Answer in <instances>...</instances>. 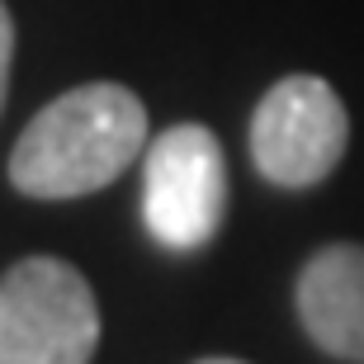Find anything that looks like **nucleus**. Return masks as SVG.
<instances>
[{"instance_id":"nucleus-7","label":"nucleus","mask_w":364,"mask_h":364,"mask_svg":"<svg viewBox=\"0 0 364 364\" xmlns=\"http://www.w3.org/2000/svg\"><path fill=\"white\" fill-rule=\"evenodd\" d=\"M199 364H242V360H223V355H218V360H199Z\"/></svg>"},{"instance_id":"nucleus-1","label":"nucleus","mask_w":364,"mask_h":364,"mask_svg":"<svg viewBox=\"0 0 364 364\" xmlns=\"http://www.w3.org/2000/svg\"><path fill=\"white\" fill-rule=\"evenodd\" d=\"M147 147V109L128 85L90 81L43 105L10 147V185L28 199H81Z\"/></svg>"},{"instance_id":"nucleus-6","label":"nucleus","mask_w":364,"mask_h":364,"mask_svg":"<svg viewBox=\"0 0 364 364\" xmlns=\"http://www.w3.org/2000/svg\"><path fill=\"white\" fill-rule=\"evenodd\" d=\"M10 57H14V24L5 0H0V109H5V85H10Z\"/></svg>"},{"instance_id":"nucleus-3","label":"nucleus","mask_w":364,"mask_h":364,"mask_svg":"<svg viewBox=\"0 0 364 364\" xmlns=\"http://www.w3.org/2000/svg\"><path fill=\"white\" fill-rule=\"evenodd\" d=\"M228 213V156L203 123L151 137L142 166V223L166 251H199Z\"/></svg>"},{"instance_id":"nucleus-2","label":"nucleus","mask_w":364,"mask_h":364,"mask_svg":"<svg viewBox=\"0 0 364 364\" xmlns=\"http://www.w3.org/2000/svg\"><path fill=\"white\" fill-rule=\"evenodd\" d=\"M100 303L76 265L24 256L0 279V364H90Z\"/></svg>"},{"instance_id":"nucleus-4","label":"nucleus","mask_w":364,"mask_h":364,"mask_svg":"<svg viewBox=\"0 0 364 364\" xmlns=\"http://www.w3.org/2000/svg\"><path fill=\"white\" fill-rule=\"evenodd\" d=\"M346 142H350L346 105L312 71H294L274 81L251 119V161L279 189L322 185L341 166Z\"/></svg>"},{"instance_id":"nucleus-5","label":"nucleus","mask_w":364,"mask_h":364,"mask_svg":"<svg viewBox=\"0 0 364 364\" xmlns=\"http://www.w3.org/2000/svg\"><path fill=\"white\" fill-rule=\"evenodd\" d=\"M294 303L312 346L336 360L364 364V246H322L298 274Z\"/></svg>"}]
</instances>
